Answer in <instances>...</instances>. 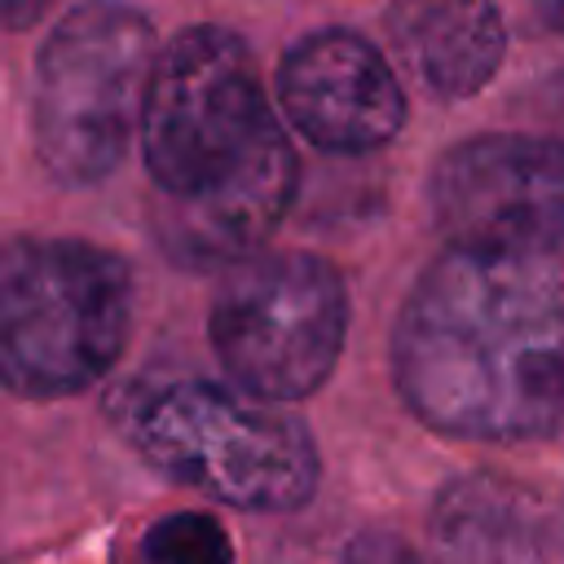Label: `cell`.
<instances>
[{
  "label": "cell",
  "mask_w": 564,
  "mask_h": 564,
  "mask_svg": "<svg viewBox=\"0 0 564 564\" xmlns=\"http://www.w3.org/2000/svg\"><path fill=\"white\" fill-rule=\"evenodd\" d=\"M405 405L467 441L564 432V251L489 256L449 247L392 326Z\"/></svg>",
  "instance_id": "cell-1"
},
{
  "label": "cell",
  "mask_w": 564,
  "mask_h": 564,
  "mask_svg": "<svg viewBox=\"0 0 564 564\" xmlns=\"http://www.w3.org/2000/svg\"><path fill=\"white\" fill-rule=\"evenodd\" d=\"M141 154L163 207H198L251 176L295 163L242 35L203 22L185 26L159 53Z\"/></svg>",
  "instance_id": "cell-2"
},
{
  "label": "cell",
  "mask_w": 564,
  "mask_h": 564,
  "mask_svg": "<svg viewBox=\"0 0 564 564\" xmlns=\"http://www.w3.org/2000/svg\"><path fill=\"white\" fill-rule=\"evenodd\" d=\"M132 326L123 256L79 238H13L0 260V375L9 392L53 401L97 383Z\"/></svg>",
  "instance_id": "cell-3"
},
{
  "label": "cell",
  "mask_w": 564,
  "mask_h": 564,
  "mask_svg": "<svg viewBox=\"0 0 564 564\" xmlns=\"http://www.w3.org/2000/svg\"><path fill=\"white\" fill-rule=\"evenodd\" d=\"M123 432L145 463L242 511H295L317 489L308 427L251 392L203 379L137 388Z\"/></svg>",
  "instance_id": "cell-4"
},
{
  "label": "cell",
  "mask_w": 564,
  "mask_h": 564,
  "mask_svg": "<svg viewBox=\"0 0 564 564\" xmlns=\"http://www.w3.org/2000/svg\"><path fill=\"white\" fill-rule=\"evenodd\" d=\"M159 40L145 13L115 0L70 9L40 48L31 137L62 185H93L119 167L145 119L159 70Z\"/></svg>",
  "instance_id": "cell-5"
},
{
  "label": "cell",
  "mask_w": 564,
  "mask_h": 564,
  "mask_svg": "<svg viewBox=\"0 0 564 564\" xmlns=\"http://www.w3.org/2000/svg\"><path fill=\"white\" fill-rule=\"evenodd\" d=\"M229 379L269 401H300L326 383L348 330V291L313 251H269L234 264L207 313Z\"/></svg>",
  "instance_id": "cell-6"
},
{
  "label": "cell",
  "mask_w": 564,
  "mask_h": 564,
  "mask_svg": "<svg viewBox=\"0 0 564 564\" xmlns=\"http://www.w3.org/2000/svg\"><path fill=\"white\" fill-rule=\"evenodd\" d=\"M427 198L458 251H564V141L524 132L458 141L436 159Z\"/></svg>",
  "instance_id": "cell-7"
},
{
  "label": "cell",
  "mask_w": 564,
  "mask_h": 564,
  "mask_svg": "<svg viewBox=\"0 0 564 564\" xmlns=\"http://www.w3.org/2000/svg\"><path fill=\"white\" fill-rule=\"evenodd\" d=\"M286 119L322 150L366 154L405 123V93L383 53L352 31H313L278 66Z\"/></svg>",
  "instance_id": "cell-8"
},
{
  "label": "cell",
  "mask_w": 564,
  "mask_h": 564,
  "mask_svg": "<svg viewBox=\"0 0 564 564\" xmlns=\"http://www.w3.org/2000/svg\"><path fill=\"white\" fill-rule=\"evenodd\" d=\"M388 35L401 62L449 101L480 93L507 48L494 0H397L388 9Z\"/></svg>",
  "instance_id": "cell-9"
},
{
  "label": "cell",
  "mask_w": 564,
  "mask_h": 564,
  "mask_svg": "<svg viewBox=\"0 0 564 564\" xmlns=\"http://www.w3.org/2000/svg\"><path fill=\"white\" fill-rule=\"evenodd\" d=\"M436 542L449 564H533V498L494 476L463 480L436 507Z\"/></svg>",
  "instance_id": "cell-10"
},
{
  "label": "cell",
  "mask_w": 564,
  "mask_h": 564,
  "mask_svg": "<svg viewBox=\"0 0 564 564\" xmlns=\"http://www.w3.org/2000/svg\"><path fill=\"white\" fill-rule=\"evenodd\" d=\"M141 564H234V542L225 524L207 511H172L141 529Z\"/></svg>",
  "instance_id": "cell-11"
},
{
  "label": "cell",
  "mask_w": 564,
  "mask_h": 564,
  "mask_svg": "<svg viewBox=\"0 0 564 564\" xmlns=\"http://www.w3.org/2000/svg\"><path fill=\"white\" fill-rule=\"evenodd\" d=\"M348 564H419V555L388 533H361L357 542H348Z\"/></svg>",
  "instance_id": "cell-12"
},
{
  "label": "cell",
  "mask_w": 564,
  "mask_h": 564,
  "mask_svg": "<svg viewBox=\"0 0 564 564\" xmlns=\"http://www.w3.org/2000/svg\"><path fill=\"white\" fill-rule=\"evenodd\" d=\"M48 4H53V0H0L9 31H26L35 18H44V9H48Z\"/></svg>",
  "instance_id": "cell-13"
},
{
  "label": "cell",
  "mask_w": 564,
  "mask_h": 564,
  "mask_svg": "<svg viewBox=\"0 0 564 564\" xmlns=\"http://www.w3.org/2000/svg\"><path fill=\"white\" fill-rule=\"evenodd\" d=\"M538 9L555 31H564V0H538Z\"/></svg>",
  "instance_id": "cell-14"
}]
</instances>
